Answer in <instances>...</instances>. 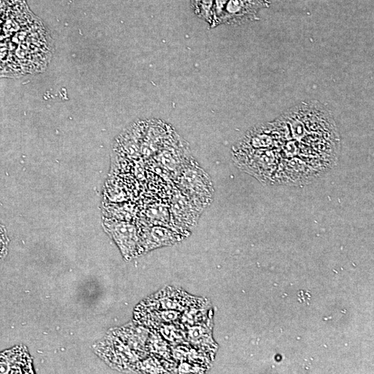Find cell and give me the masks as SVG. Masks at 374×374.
I'll return each instance as SVG.
<instances>
[{
	"mask_svg": "<svg viewBox=\"0 0 374 374\" xmlns=\"http://www.w3.org/2000/svg\"><path fill=\"white\" fill-rule=\"evenodd\" d=\"M179 185L187 197L199 207L208 205L213 195L210 177L193 160L183 163Z\"/></svg>",
	"mask_w": 374,
	"mask_h": 374,
	"instance_id": "6da1fadb",
	"label": "cell"
},
{
	"mask_svg": "<svg viewBox=\"0 0 374 374\" xmlns=\"http://www.w3.org/2000/svg\"><path fill=\"white\" fill-rule=\"evenodd\" d=\"M106 226L125 256H133L143 251L141 238L136 226L126 222H111Z\"/></svg>",
	"mask_w": 374,
	"mask_h": 374,
	"instance_id": "7a4b0ae2",
	"label": "cell"
},
{
	"mask_svg": "<svg viewBox=\"0 0 374 374\" xmlns=\"http://www.w3.org/2000/svg\"><path fill=\"white\" fill-rule=\"evenodd\" d=\"M33 373L32 360L26 347L18 346L0 353V374Z\"/></svg>",
	"mask_w": 374,
	"mask_h": 374,
	"instance_id": "3957f363",
	"label": "cell"
},
{
	"mask_svg": "<svg viewBox=\"0 0 374 374\" xmlns=\"http://www.w3.org/2000/svg\"><path fill=\"white\" fill-rule=\"evenodd\" d=\"M141 238L143 250L149 251L159 247L172 244L180 237L170 229L155 226L145 231Z\"/></svg>",
	"mask_w": 374,
	"mask_h": 374,
	"instance_id": "277c9868",
	"label": "cell"
},
{
	"mask_svg": "<svg viewBox=\"0 0 374 374\" xmlns=\"http://www.w3.org/2000/svg\"><path fill=\"white\" fill-rule=\"evenodd\" d=\"M193 202L188 198L177 195L174 198L172 206V214L177 224L181 226L193 225L199 217L198 208L194 209ZM199 207V206H198Z\"/></svg>",
	"mask_w": 374,
	"mask_h": 374,
	"instance_id": "5b68a950",
	"label": "cell"
},
{
	"mask_svg": "<svg viewBox=\"0 0 374 374\" xmlns=\"http://www.w3.org/2000/svg\"><path fill=\"white\" fill-rule=\"evenodd\" d=\"M251 0H228L225 7L226 14L223 19H239L248 18L251 14Z\"/></svg>",
	"mask_w": 374,
	"mask_h": 374,
	"instance_id": "8992f818",
	"label": "cell"
},
{
	"mask_svg": "<svg viewBox=\"0 0 374 374\" xmlns=\"http://www.w3.org/2000/svg\"><path fill=\"white\" fill-rule=\"evenodd\" d=\"M8 238L4 229L0 225V261L7 251Z\"/></svg>",
	"mask_w": 374,
	"mask_h": 374,
	"instance_id": "52a82bcc",
	"label": "cell"
},
{
	"mask_svg": "<svg viewBox=\"0 0 374 374\" xmlns=\"http://www.w3.org/2000/svg\"><path fill=\"white\" fill-rule=\"evenodd\" d=\"M227 1L228 0H214L213 5L214 17H222L224 9L226 7Z\"/></svg>",
	"mask_w": 374,
	"mask_h": 374,
	"instance_id": "ba28073f",
	"label": "cell"
},
{
	"mask_svg": "<svg viewBox=\"0 0 374 374\" xmlns=\"http://www.w3.org/2000/svg\"><path fill=\"white\" fill-rule=\"evenodd\" d=\"M195 11L196 12L201 0H192Z\"/></svg>",
	"mask_w": 374,
	"mask_h": 374,
	"instance_id": "9c48e42d",
	"label": "cell"
}]
</instances>
